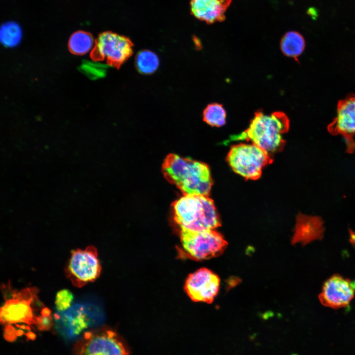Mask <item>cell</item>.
Instances as JSON below:
<instances>
[{
    "instance_id": "cell-6",
    "label": "cell",
    "mask_w": 355,
    "mask_h": 355,
    "mask_svg": "<svg viewBox=\"0 0 355 355\" xmlns=\"http://www.w3.org/2000/svg\"><path fill=\"white\" fill-rule=\"evenodd\" d=\"M38 289L36 287L12 291L11 296L5 299L3 305L0 308L1 323L35 324L36 316L34 313V306L36 301H38Z\"/></svg>"
},
{
    "instance_id": "cell-14",
    "label": "cell",
    "mask_w": 355,
    "mask_h": 355,
    "mask_svg": "<svg viewBox=\"0 0 355 355\" xmlns=\"http://www.w3.org/2000/svg\"><path fill=\"white\" fill-rule=\"evenodd\" d=\"M323 231V221L320 217L300 213L297 217L292 242L308 243L320 238Z\"/></svg>"
},
{
    "instance_id": "cell-18",
    "label": "cell",
    "mask_w": 355,
    "mask_h": 355,
    "mask_svg": "<svg viewBox=\"0 0 355 355\" xmlns=\"http://www.w3.org/2000/svg\"><path fill=\"white\" fill-rule=\"evenodd\" d=\"M22 31L20 25L13 21L3 24L0 30V39L1 43L6 47H14L20 42Z\"/></svg>"
},
{
    "instance_id": "cell-16",
    "label": "cell",
    "mask_w": 355,
    "mask_h": 355,
    "mask_svg": "<svg viewBox=\"0 0 355 355\" xmlns=\"http://www.w3.org/2000/svg\"><path fill=\"white\" fill-rule=\"evenodd\" d=\"M280 47L284 55L296 60L304 51L305 41L299 33L289 31L286 33L282 38Z\"/></svg>"
},
{
    "instance_id": "cell-8",
    "label": "cell",
    "mask_w": 355,
    "mask_h": 355,
    "mask_svg": "<svg viewBox=\"0 0 355 355\" xmlns=\"http://www.w3.org/2000/svg\"><path fill=\"white\" fill-rule=\"evenodd\" d=\"M133 46L128 37L110 31L104 32L96 40L91 57L118 68L132 55Z\"/></svg>"
},
{
    "instance_id": "cell-7",
    "label": "cell",
    "mask_w": 355,
    "mask_h": 355,
    "mask_svg": "<svg viewBox=\"0 0 355 355\" xmlns=\"http://www.w3.org/2000/svg\"><path fill=\"white\" fill-rule=\"evenodd\" d=\"M101 269L97 249L90 245L84 249L71 251L65 272L72 285L80 288L95 281L100 276Z\"/></svg>"
},
{
    "instance_id": "cell-21",
    "label": "cell",
    "mask_w": 355,
    "mask_h": 355,
    "mask_svg": "<svg viewBox=\"0 0 355 355\" xmlns=\"http://www.w3.org/2000/svg\"><path fill=\"white\" fill-rule=\"evenodd\" d=\"M73 299L72 293L69 290L63 289L59 290L55 297V307L59 313L67 311L71 307Z\"/></svg>"
},
{
    "instance_id": "cell-9",
    "label": "cell",
    "mask_w": 355,
    "mask_h": 355,
    "mask_svg": "<svg viewBox=\"0 0 355 355\" xmlns=\"http://www.w3.org/2000/svg\"><path fill=\"white\" fill-rule=\"evenodd\" d=\"M75 355H129L117 334L111 330L87 332L76 345Z\"/></svg>"
},
{
    "instance_id": "cell-20",
    "label": "cell",
    "mask_w": 355,
    "mask_h": 355,
    "mask_svg": "<svg viewBox=\"0 0 355 355\" xmlns=\"http://www.w3.org/2000/svg\"><path fill=\"white\" fill-rule=\"evenodd\" d=\"M203 120L212 126L220 127L226 122V113L221 104L212 103L208 105L203 113Z\"/></svg>"
},
{
    "instance_id": "cell-11",
    "label": "cell",
    "mask_w": 355,
    "mask_h": 355,
    "mask_svg": "<svg viewBox=\"0 0 355 355\" xmlns=\"http://www.w3.org/2000/svg\"><path fill=\"white\" fill-rule=\"evenodd\" d=\"M219 277L210 270L202 268L189 275L185 290L194 301L212 303L219 287Z\"/></svg>"
},
{
    "instance_id": "cell-23",
    "label": "cell",
    "mask_w": 355,
    "mask_h": 355,
    "mask_svg": "<svg viewBox=\"0 0 355 355\" xmlns=\"http://www.w3.org/2000/svg\"><path fill=\"white\" fill-rule=\"evenodd\" d=\"M17 336L15 329L10 324L5 325L4 336L5 339L9 341H14Z\"/></svg>"
},
{
    "instance_id": "cell-19",
    "label": "cell",
    "mask_w": 355,
    "mask_h": 355,
    "mask_svg": "<svg viewBox=\"0 0 355 355\" xmlns=\"http://www.w3.org/2000/svg\"><path fill=\"white\" fill-rule=\"evenodd\" d=\"M135 59L136 68L138 71L142 74L153 73L157 70L159 65V60L157 55L148 50L139 52Z\"/></svg>"
},
{
    "instance_id": "cell-2",
    "label": "cell",
    "mask_w": 355,
    "mask_h": 355,
    "mask_svg": "<svg viewBox=\"0 0 355 355\" xmlns=\"http://www.w3.org/2000/svg\"><path fill=\"white\" fill-rule=\"evenodd\" d=\"M162 169L166 178L184 195L208 196L213 180L205 163L170 154L166 158Z\"/></svg>"
},
{
    "instance_id": "cell-5",
    "label": "cell",
    "mask_w": 355,
    "mask_h": 355,
    "mask_svg": "<svg viewBox=\"0 0 355 355\" xmlns=\"http://www.w3.org/2000/svg\"><path fill=\"white\" fill-rule=\"evenodd\" d=\"M226 159L236 173L251 180L259 178L263 168L272 161L270 155L253 143L233 145Z\"/></svg>"
},
{
    "instance_id": "cell-24",
    "label": "cell",
    "mask_w": 355,
    "mask_h": 355,
    "mask_svg": "<svg viewBox=\"0 0 355 355\" xmlns=\"http://www.w3.org/2000/svg\"><path fill=\"white\" fill-rule=\"evenodd\" d=\"M26 336L28 337V339H35L36 338V335L33 333L32 332H28L26 334Z\"/></svg>"
},
{
    "instance_id": "cell-4",
    "label": "cell",
    "mask_w": 355,
    "mask_h": 355,
    "mask_svg": "<svg viewBox=\"0 0 355 355\" xmlns=\"http://www.w3.org/2000/svg\"><path fill=\"white\" fill-rule=\"evenodd\" d=\"M180 229L182 249L185 255L193 259L202 260L218 256L227 246L223 236L214 230Z\"/></svg>"
},
{
    "instance_id": "cell-1",
    "label": "cell",
    "mask_w": 355,
    "mask_h": 355,
    "mask_svg": "<svg viewBox=\"0 0 355 355\" xmlns=\"http://www.w3.org/2000/svg\"><path fill=\"white\" fill-rule=\"evenodd\" d=\"M289 123L288 116L283 112L266 114L258 110L246 130L231 136L225 142L251 141L270 155L283 148L285 143L284 135L288 132Z\"/></svg>"
},
{
    "instance_id": "cell-3",
    "label": "cell",
    "mask_w": 355,
    "mask_h": 355,
    "mask_svg": "<svg viewBox=\"0 0 355 355\" xmlns=\"http://www.w3.org/2000/svg\"><path fill=\"white\" fill-rule=\"evenodd\" d=\"M173 207L174 219L180 228L204 231L220 226L213 202L207 196L184 195Z\"/></svg>"
},
{
    "instance_id": "cell-15",
    "label": "cell",
    "mask_w": 355,
    "mask_h": 355,
    "mask_svg": "<svg viewBox=\"0 0 355 355\" xmlns=\"http://www.w3.org/2000/svg\"><path fill=\"white\" fill-rule=\"evenodd\" d=\"M54 318L56 320H61L63 324L74 335L79 334L86 328L90 320L83 305H74L65 312L55 314Z\"/></svg>"
},
{
    "instance_id": "cell-10",
    "label": "cell",
    "mask_w": 355,
    "mask_h": 355,
    "mask_svg": "<svg viewBox=\"0 0 355 355\" xmlns=\"http://www.w3.org/2000/svg\"><path fill=\"white\" fill-rule=\"evenodd\" d=\"M332 135H341L345 140L346 151H355V95L350 94L340 100L337 105L335 117L327 126Z\"/></svg>"
},
{
    "instance_id": "cell-13",
    "label": "cell",
    "mask_w": 355,
    "mask_h": 355,
    "mask_svg": "<svg viewBox=\"0 0 355 355\" xmlns=\"http://www.w3.org/2000/svg\"><path fill=\"white\" fill-rule=\"evenodd\" d=\"M232 0H190L191 14L198 20L212 24L225 19Z\"/></svg>"
},
{
    "instance_id": "cell-22",
    "label": "cell",
    "mask_w": 355,
    "mask_h": 355,
    "mask_svg": "<svg viewBox=\"0 0 355 355\" xmlns=\"http://www.w3.org/2000/svg\"><path fill=\"white\" fill-rule=\"evenodd\" d=\"M53 324V321L51 316L41 315L36 316V324L37 328L41 330H48L51 328Z\"/></svg>"
},
{
    "instance_id": "cell-17",
    "label": "cell",
    "mask_w": 355,
    "mask_h": 355,
    "mask_svg": "<svg viewBox=\"0 0 355 355\" xmlns=\"http://www.w3.org/2000/svg\"><path fill=\"white\" fill-rule=\"evenodd\" d=\"M96 41L92 36L84 31H77L70 36L68 46L70 51L73 54L82 55L93 50Z\"/></svg>"
},
{
    "instance_id": "cell-12",
    "label": "cell",
    "mask_w": 355,
    "mask_h": 355,
    "mask_svg": "<svg viewBox=\"0 0 355 355\" xmlns=\"http://www.w3.org/2000/svg\"><path fill=\"white\" fill-rule=\"evenodd\" d=\"M355 294V281L334 275L324 282L319 299L326 307L339 309L347 307Z\"/></svg>"
}]
</instances>
